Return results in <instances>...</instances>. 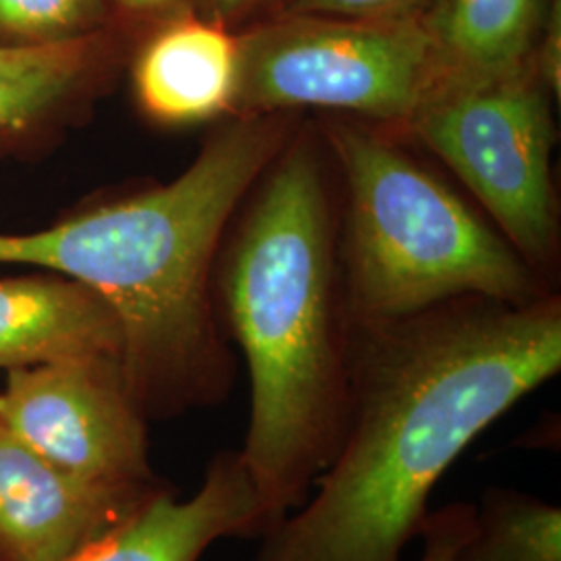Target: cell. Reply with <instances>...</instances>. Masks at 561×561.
Segmentation results:
<instances>
[{"label": "cell", "mask_w": 561, "mask_h": 561, "mask_svg": "<svg viewBox=\"0 0 561 561\" xmlns=\"http://www.w3.org/2000/svg\"><path fill=\"white\" fill-rule=\"evenodd\" d=\"M561 370V300L460 298L354 324L335 458L252 561H401L461 454Z\"/></svg>", "instance_id": "cell-1"}, {"label": "cell", "mask_w": 561, "mask_h": 561, "mask_svg": "<svg viewBox=\"0 0 561 561\" xmlns=\"http://www.w3.org/2000/svg\"><path fill=\"white\" fill-rule=\"evenodd\" d=\"M245 208L213 277V300L248 368L250 414L238 451L268 533L310 495L340 449L354 322L324 162L301 127Z\"/></svg>", "instance_id": "cell-2"}, {"label": "cell", "mask_w": 561, "mask_h": 561, "mask_svg": "<svg viewBox=\"0 0 561 561\" xmlns=\"http://www.w3.org/2000/svg\"><path fill=\"white\" fill-rule=\"evenodd\" d=\"M321 131L345 187L341 277L354 324L460 298L530 304L553 294L497 229L401 148L398 134L340 115L324 117Z\"/></svg>", "instance_id": "cell-3"}, {"label": "cell", "mask_w": 561, "mask_h": 561, "mask_svg": "<svg viewBox=\"0 0 561 561\" xmlns=\"http://www.w3.org/2000/svg\"><path fill=\"white\" fill-rule=\"evenodd\" d=\"M551 102L530 60L495 80L426 88L403 127L458 175L539 275L560 240Z\"/></svg>", "instance_id": "cell-4"}, {"label": "cell", "mask_w": 561, "mask_h": 561, "mask_svg": "<svg viewBox=\"0 0 561 561\" xmlns=\"http://www.w3.org/2000/svg\"><path fill=\"white\" fill-rule=\"evenodd\" d=\"M238 41V117L317 108L403 134L428 85L421 21L271 15Z\"/></svg>", "instance_id": "cell-5"}, {"label": "cell", "mask_w": 561, "mask_h": 561, "mask_svg": "<svg viewBox=\"0 0 561 561\" xmlns=\"http://www.w3.org/2000/svg\"><path fill=\"white\" fill-rule=\"evenodd\" d=\"M0 421L42 458L83 481L161 479L150 458V421L117 356L9 370L0 391Z\"/></svg>", "instance_id": "cell-6"}, {"label": "cell", "mask_w": 561, "mask_h": 561, "mask_svg": "<svg viewBox=\"0 0 561 561\" xmlns=\"http://www.w3.org/2000/svg\"><path fill=\"white\" fill-rule=\"evenodd\" d=\"M167 486L83 481L0 421V561H71Z\"/></svg>", "instance_id": "cell-7"}, {"label": "cell", "mask_w": 561, "mask_h": 561, "mask_svg": "<svg viewBox=\"0 0 561 561\" xmlns=\"http://www.w3.org/2000/svg\"><path fill=\"white\" fill-rule=\"evenodd\" d=\"M266 533L259 495L238 449L206 463L201 486L181 500L167 486L71 561H202L225 539H261Z\"/></svg>", "instance_id": "cell-8"}, {"label": "cell", "mask_w": 561, "mask_h": 561, "mask_svg": "<svg viewBox=\"0 0 561 561\" xmlns=\"http://www.w3.org/2000/svg\"><path fill=\"white\" fill-rule=\"evenodd\" d=\"M238 81V32L196 11L167 21L141 48L134 67L141 108L167 125L231 117Z\"/></svg>", "instance_id": "cell-9"}, {"label": "cell", "mask_w": 561, "mask_h": 561, "mask_svg": "<svg viewBox=\"0 0 561 561\" xmlns=\"http://www.w3.org/2000/svg\"><path fill=\"white\" fill-rule=\"evenodd\" d=\"M117 356L123 331L96 291L67 277L0 279V368Z\"/></svg>", "instance_id": "cell-10"}, {"label": "cell", "mask_w": 561, "mask_h": 561, "mask_svg": "<svg viewBox=\"0 0 561 561\" xmlns=\"http://www.w3.org/2000/svg\"><path fill=\"white\" fill-rule=\"evenodd\" d=\"M547 11L549 0H431L419 20L426 88L495 80L535 60Z\"/></svg>", "instance_id": "cell-11"}, {"label": "cell", "mask_w": 561, "mask_h": 561, "mask_svg": "<svg viewBox=\"0 0 561 561\" xmlns=\"http://www.w3.org/2000/svg\"><path fill=\"white\" fill-rule=\"evenodd\" d=\"M447 561H561V507L491 484L472 503L470 530Z\"/></svg>", "instance_id": "cell-12"}, {"label": "cell", "mask_w": 561, "mask_h": 561, "mask_svg": "<svg viewBox=\"0 0 561 561\" xmlns=\"http://www.w3.org/2000/svg\"><path fill=\"white\" fill-rule=\"evenodd\" d=\"M96 59L90 36L0 46V129L18 127L62 101Z\"/></svg>", "instance_id": "cell-13"}, {"label": "cell", "mask_w": 561, "mask_h": 561, "mask_svg": "<svg viewBox=\"0 0 561 561\" xmlns=\"http://www.w3.org/2000/svg\"><path fill=\"white\" fill-rule=\"evenodd\" d=\"M106 15L104 0H0V32L23 44L90 36Z\"/></svg>", "instance_id": "cell-14"}, {"label": "cell", "mask_w": 561, "mask_h": 561, "mask_svg": "<svg viewBox=\"0 0 561 561\" xmlns=\"http://www.w3.org/2000/svg\"><path fill=\"white\" fill-rule=\"evenodd\" d=\"M431 0H279L273 15H314L333 20L401 23L421 20Z\"/></svg>", "instance_id": "cell-15"}, {"label": "cell", "mask_w": 561, "mask_h": 561, "mask_svg": "<svg viewBox=\"0 0 561 561\" xmlns=\"http://www.w3.org/2000/svg\"><path fill=\"white\" fill-rule=\"evenodd\" d=\"M472 524V503H451L437 512H428L422 522V553L416 561H447L456 551Z\"/></svg>", "instance_id": "cell-16"}, {"label": "cell", "mask_w": 561, "mask_h": 561, "mask_svg": "<svg viewBox=\"0 0 561 561\" xmlns=\"http://www.w3.org/2000/svg\"><path fill=\"white\" fill-rule=\"evenodd\" d=\"M279 0H196V13L231 32H241L277 11Z\"/></svg>", "instance_id": "cell-17"}, {"label": "cell", "mask_w": 561, "mask_h": 561, "mask_svg": "<svg viewBox=\"0 0 561 561\" xmlns=\"http://www.w3.org/2000/svg\"><path fill=\"white\" fill-rule=\"evenodd\" d=\"M121 11L136 18H175L187 11H196V0H111Z\"/></svg>", "instance_id": "cell-18"}]
</instances>
